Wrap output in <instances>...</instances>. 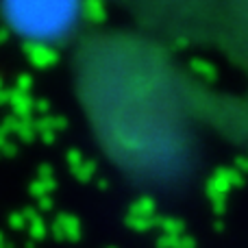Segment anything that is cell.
Segmentation results:
<instances>
[{"label": "cell", "instance_id": "cell-1", "mask_svg": "<svg viewBox=\"0 0 248 248\" xmlns=\"http://www.w3.org/2000/svg\"><path fill=\"white\" fill-rule=\"evenodd\" d=\"M107 0H0V29L22 46L65 50L105 17Z\"/></svg>", "mask_w": 248, "mask_h": 248}]
</instances>
